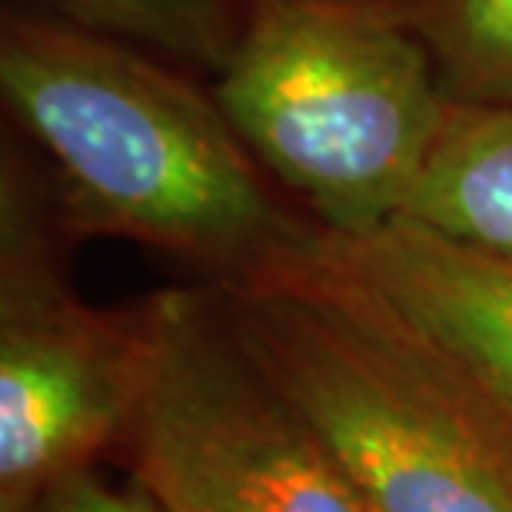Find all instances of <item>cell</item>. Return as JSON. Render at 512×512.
I'll list each match as a JSON object with an SVG mask.
<instances>
[{"instance_id": "7", "label": "cell", "mask_w": 512, "mask_h": 512, "mask_svg": "<svg viewBox=\"0 0 512 512\" xmlns=\"http://www.w3.org/2000/svg\"><path fill=\"white\" fill-rule=\"evenodd\" d=\"M399 220L512 266V107H449Z\"/></svg>"}, {"instance_id": "9", "label": "cell", "mask_w": 512, "mask_h": 512, "mask_svg": "<svg viewBox=\"0 0 512 512\" xmlns=\"http://www.w3.org/2000/svg\"><path fill=\"white\" fill-rule=\"evenodd\" d=\"M453 104L512 107V0H413Z\"/></svg>"}, {"instance_id": "4", "label": "cell", "mask_w": 512, "mask_h": 512, "mask_svg": "<svg viewBox=\"0 0 512 512\" xmlns=\"http://www.w3.org/2000/svg\"><path fill=\"white\" fill-rule=\"evenodd\" d=\"M44 157L10 127L0 153V512L124 449L153 353L150 296L94 306L74 290Z\"/></svg>"}, {"instance_id": "1", "label": "cell", "mask_w": 512, "mask_h": 512, "mask_svg": "<svg viewBox=\"0 0 512 512\" xmlns=\"http://www.w3.org/2000/svg\"><path fill=\"white\" fill-rule=\"evenodd\" d=\"M0 90L70 240H127L230 286L316 247L213 87L167 60L4 7Z\"/></svg>"}, {"instance_id": "3", "label": "cell", "mask_w": 512, "mask_h": 512, "mask_svg": "<svg viewBox=\"0 0 512 512\" xmlns=\"http://www.w3.org/2000/svg\"><path fill=\"white\" fill-rule=\"evenodd\" d=\"M213 94L333 237L403 217L453 107L413 0H247Z\"/></svg>"}, {"instance_id": "5", "label": "cell", "mask_w": 512, "mask_h": 512, "mask_svg": "<svg viewBox=\"0 0 512 512\" xmlns=\"http://www.w3.org/2000/svg\"><path fill=\"white\" fill-rule=\"evenodd\" d=\"M153 353L124 443L163 512H370L330 446L240 340L220 286L150 293Z\"/></svg>"}, {"instance_id": "10", "label": "cell", "mask_w": 512, "mask_h": 512, "mask_svg": "<svg viewBox=\"0 0 512 512\" xmlns=\"http://www.w3.org/2000/svg\"><path fill=\"white\" fill-rule=\"evenodd\" d=\"M34 512H163L143 489L133 486H110L94 469L80 476L64 479L34 506Z\"/></svg>"}, {"instance_id": "2", "label": "cell", "mask_w": 512, "mask_h": 512, "mask_svg": "<svg viewBox=\"0 0 512 512\" xmlns=\"http://www.w3.org/2000/svg\"><path fill=\"white\" fill-rule=\"evenodd\" d=\"M220 293L240 340L310 419L366 509L512 512L509 419L323 237Z\"/></svg>"}, {"instance_id": "8", "label": "cell", "mask_w": 512, "mask_h": 512, "mask_svg": "<svg viewBox=\"0 0 512 512\" xmlns=\"http://www.w3.org/2000/svg\"><path fill=\"white\" fill-rule=\"evenodd\" d=\"M4 7L213 80L230 67L247 24V0H4Z\"/></svg>"}, {"instance_id": "6", "label": "cell", "mask_w": 512, "mask_h": 512, "mask_svg": "<svg viewBox=\"0 0 512 512\" xmlns=\"http://www.w3.org/2000/svg\"><path fill=\"white\" fill-rule=\"evenodd\" d=\"M336 260L426 330L512 426V266L409 220L363 237L323 233Z\"/></svg>"}]
</instances>
